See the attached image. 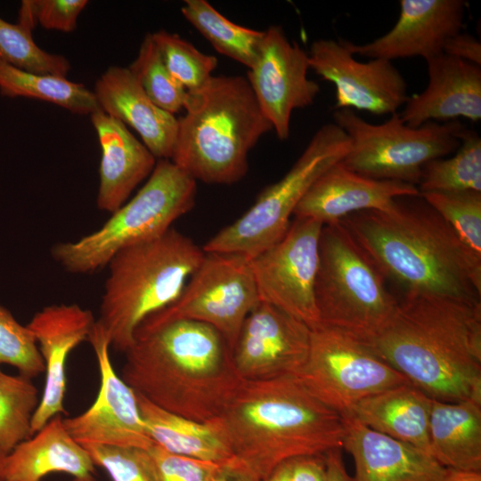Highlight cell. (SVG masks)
Segmentation results:
<instances>
[{"label":"cell","instance_id":"1","mask_svg":"<svg viewBox=\"0 0 481 481\" xmlns=\"http://www.w3.org/2000/svg\"><path fill=\"white\" fill-rule=\"evenodd\" d=\"M430 398L481 404V304L406 292L364 342Z\"/></svg>","mask_w":481,"mask_h":481},{"label":"cell","instance_id":"2","mask_svg":"<svg viewBox=\"0 0 481 481\" xmlns=\"http://www.w3.org/2000/svg\"><path fill=\"white\" fill-rule=\"evenodd\" d=\"M125 355L120 377L135 393L199 422L218 419L243 381L223 337L195 321L142 323Z\"/></svg>","mask_w":481,"mask_h":481},{"label":"cell","instance_id":"3","mask_svg":"<svg viewBox=\"0 0 481 481\" xmlns=\"http://www.w3.org/2000/svg\"><path fill=\"white\" fill-rule=\"evenodd\" d=\"M340 223L380 273L406 292L480 302L481 260L420 194Z\"/></svg>","mask_w":481,"mask_h":481},{"label":"cell","instance_id":"4","mask_svg":"<svg viewBox=\"0 0 481 481\" xmlns=\"http://www.w3.org/2000/svg\"><path fill=\"white\" fill-rule=\"evenodd\" d=\"M232 454V466L258 481L280 465L342 448L343 418L313 396L295 376L243 380L212 421Z\"/></svg>","mask_w":481,"mask_h":481},{"label":"cell","instance_id":"5","mask_svg":"<svg viewBox=\"0 0 481 481\" xmlns=\"http://www.w3.org/2000/svg\"><path fill=\"white\" fill-rule=\"evenodd\" d=\"M170 160L196 182L232 184L249 170V153L273 130L242 76H212L187 90Z\"/></svg>","mask_w":481,"mask_h":481},{"label":"cell","instance_id":"6","mask_svg":"<svg viewBox=\"0 0 481 481\" xmlns=\"http://www.w3.org/2000/svg\"><path fill=\"white\" fill-rule=\"evenodd\" d=\"M204 254L174 228L118 251L107 265L109 274L95 320L110 346L125 353L139 325L178 298Z\"/></svg>","mask_w":481,"mask_h":481},{"label":"cell","instance_id":"7","mask_svg":"<svg viewBox=\"0 0 481 481\" xmlns=\"http://www.w3.org/2000/svg\"><path fill=\"white\" fill-rule=\"evenodd\" d=\"M197 182L170 159H158L144 185L96 231L53 246L51 256L67 272L93 273L121 249L151 240L195 205Z\"/></svg>","mask_w":481,"mask_h":481},{"label":"cell","instance_id":"8","mask_svg":"<svg viewBox=\"0 0 481 481\" xmlns=\"http://www.w3.org/2000/svg\"><path fill=\"white\" fill-rule=\"evenodd\" d=\"M314 298L320 325L363 342L385 327L398 305L385 277L340 222L322 226Z\"/></svg>","mask_w":481,"mask_h":481},{"label":"cell","instance_id":"9","mask_svg":"<svg viewBox=\"0 0 481 481\" xmlns=\"http://www.w3.org/2000/svg\"><path fill=\"white\" fill-rule=\"evenodd\" d=\"M349 149L350 140L342 128L334 122L322 126L285 175L265 187L240 217L208 240L203 251L236 253L251 259L277 243L312 184Z\"/></svg>","mask_w":481,"mask_h":481},{"label":"cell","instance_id":"10","mask_svg":"<svg viewBox=\"0 0 481 481\" xmlns=\"http://www.w3.org/2000/svg\"><path fill=\"white\" fill-rule=\"evenodd\" d=\"M333 119L350 140L344 167L369 178L415 186L428 162L457 151L466 128L459 120L411 127L398 112L382 124H371L349 109L335 110Z\"/></svg>","mask_w":481,"mask_h":481},{"label":"cell","instance_id":"11","mask_svg":"<svg viewBox=\"0 0 481 481\" xmlns=\"http://www.w3.org/2000/svg\"><path fill=\"white\" fill-rule=\"evenodd\" d=\"M295 377L341 416L363 398L410 383L364 342L322 325L312 330L308 356Z\"/></svg>","mask_w":481,"mask_h":481},{"label":"cell","instance_id":"12","mask_svg":"<svg viewBox=\"0 0 481 481\" xmlns=\"http://www.w3.org/2000/svg\"><path fill=\"white\" fill-rule=\"evenodd\" d=\"M259 301L249 257L205 252L178 298L142 323L157 325L176 320L202 322L219 332L233 353L242 324Z\"/></svg>","mask_w":481,"mask_h":481},{"label":"cell","instance_id":"13","mask_svg":"<svg viewBox=\"0 0 481 481\" xmlns=\"http://www.w3.org/2000/svg\"><path fill=\"white\" fill-rule=\"evenodd\" d=\"M322 226L314 219L294 217L281 240L251 258L259 300L294 316L311 330L320 326L314 284Z\"/></svg>","mask_w":481,"mask_h":481},{"label":"cell","instance_id":"14","mask_svg":"<svg viewBox=\"0 0 481 481\" xmlns=\"http://www.w3.org/2000/svg\"><path fill=\"white\" fill-rule=\"evenodd\" d=\"M309 65L336 89L335 110L356 109L374 115H392L408 98L401 72L385 59L357 61L341 39H317L310 46Z\"/></svg>","mask_w":481,"mask_h":481},{"label":"cell","instance_id":"15","mask_svg":"<svg viewBox=\"0 0 481 481\" xmlns=\"http://www.w3.org/2000/svg\"><path fill=\"white\" fill-rule=\"evenodd\" d=\"M308 53L291 42L283 29L272 25L264 30L256 64L247 79L278 138L287 140L293 110L314 104L320 85L308 78Z\"/></svg>","mask_w":481,"mask_h":481},{"label":"cell","instance_id":"16","mask_svg":"<svg viewBox=\"0 0 481 481\" xmlns=\"http://www.w3.org/2000/svg\"><path fill=\"white\" fill-rule=\"evenodd\" d=\"M87 340L98 363L99 391L87 410L63 419L65 428L81 444L148 448L153 442L141 416L136 394L116 373L110 357L109 339L94 323Z\"/></svg>","mask_w":481,"mask_h":481},{"label":"cell","instance_id":"17","mask_svg":"<svg viewBox=\"0 0 481 481\" xmlns=\"http://www.w3.org/2000/svg\"><path fill=\"white\" fill-rule=\"evenodd\" d=\"M312 330L280 308L259 301L246 317L232 357L243 380L296 376L308 356Z\"/></svg>","mask_w":481,"mask_h":481},{"label":"cell","instance_id":"18","mask_svg":"<svg viewBox=\"0 0 481 481\" xmlns=\"http://www.w3.org/2000/svg\"><path fill=\"white\" fill-rule=\"evenodd\" d=\"M394 27L373 41L342 44L353 55L393 61L422 57L428 61L444 53L446 41L461 31L467 3L463 0H401Z\"/></svg>","mask_w":481,"mask_h":481},{"label":"cell","instance_id":"19","mask_svg":"<svg viewBox=\"0 0 481 481\" xmlns=\"http://www.w3.org/2000/svg\"><path fill=\"white\" fill-rule=\"evenodd\" d=\"M95 319L77 304L45 306L27 324L37 341L45 367V381L30 423L31 436L52 418L66 413V362L69 353L88 339Z\"/></svg>","mask_w":481,"mask_h":481},{"label":"cell","instance_id":"20","mask_svg":"<svg viewBox=\"0 0 481 481\" xmlns=\"http://www.w3.org/2000/svg\"><path fill=\"white\" fill-rule=\"evenodd\" d=\"M417 195L420 192L415 185L369 178L347 169L339 161L312 184L293 216L332 224L360 211L387 209L396 198Z\"/></svg>","mask_w":481,"mask_h":481},{"label":"cell","instance_id":"21","mask_svg":"<svg viewBox=\"0 0 481 481\" xmlns=\"http://www.w3.org/2000/svg\"><path fill=\"white\" fill-rule=\"evenodd\" d=\"M428 84L409 96L399 113L411 127L428 121L448 122L465 118L481 119V67L441 53L426 61Z\"/></svg>","mask_w":481,"mask_h":481},{"label":"cell","instance_id":"22","mask_svg":"<svg viewBox=\"0 0 481 481\" xmlns=\"http://www.w3.org/2000/svg\"><path fill=\"white\" fill-rule=\"evenodd\" d=\"M342 448L354 460L352 481H440L446 468L410 444L343 415Z\"/></svg>","mask_w":481,"mask_h":481},{"label":"cell","instance_id":"23","mask_svg":"<svg viewBox=\"0 0 481 481\" xmlns=\"http://www.w3.org/2000/svg\"><path fill=\"white\" fill-rule=\"evenodd\" d=\"M94 94L102 111L131 126L157 159H170L177 118L148 97L128 67L111 66L96 80Z\"/></svg>","mask_w":481,"mask_h":481},{"label":"cell","instance_id":"24","mask_svg":"<svg viewBox=\"0 0 481 481\" xmlns=\"http://www.w3.org/2000/svg\"><path fill=\"white\" fill-rule=\"evenodd\" d=\"M102 150L97 207L113 213L153 171L157 159L117 118L102 110L90 115Z\"/></svg>","mask_w":481,"mask_h":481},{"label":"cell","instance_id":"25","mask_svg":"<svg viewBox=\"0 0 481 481\" xmlns=\"http://www.w3.org/2000/svg\"><path fill=\"white\" fill-rule=\"evenodd\" d=\"M54 472L69 474L74 481H96L95 464L68 432L61 414L6 454L3 481H41Z\"/></svg>","mask_w":481,"mask_h":481},{"label":"cell","instance_id":"26","mask_svg":"<svg viewBox=\"0 0 481 481\" xmlns=\"http://www.w3.org/2000/svg\"><path fill=\"white\" fill-rule=\"evenodd\" d=\"M432 398L405 383L359 401L346 415L365 426L430 454Z\"/></svg>","mask_w":481,"mask_h":481},{"label":"cell","instance_id":"27","mask_svg":"<svg viewBox=\"0 0 481 481\" xmlns=\"http://www.w3.org/2000/svg\"><path fill=\"white\" fill-rule=\"evenodd\" d=\"M429 444L444 467L481 471V404L432 399Z\"/></svg>","mask_w":481,"mask_h":481},{"label":"cell","instance_id":"28","mask_svg":"<svg viewBox=\"0 0 481 481\" xmlns=\"http://www.w3.org/2000/svg\"><path fill=\"white\" fill-rule=\"evenodd\" d=\"M135 394L141 416L153 443L179 455L222 466L232 463L230 447L213 422L189 420L167 412Z\"/></svg>","mask_w":481,"mask_h":481},{"label":"cell","instance_id":"29","mask_svg":"<svg viewBox=\"0 0 481 481\" xmlns=\"http://www.w3.org/2000/svg\"><path fill=\"white\" fill-rule=\"evenodd\" d=\"M2 96L37 99L80 115L101 110L94 91L83 84L53 75H38L0 62Z\"/></svg>","mask_w":481,"mask_h":481},{"label":"cell","instance_id":"30","mask_svg":"<svg viewBox=\"0 0 481 481\" xmlns=\"http://www.w3.org/2000/svg\"><path fill=\"white\" fill-rule=\"evenodd\" d=\"M181 12L218 53L249 69L256 64L264 30L232 22L206 0H185Z\"/></svg>","mask_w":481,"mask_h":481},{"label":"cell","instance_id":"31","mask_svg":"<svg viewBox=\"0 0 481 481\" xmlns=\"http://www.w3.org/2000/svg\"><path fill=\"white\" fill-rule=\"evenodd\" d=\"M417 188L421 193L481 192V138L467 128L454 154L428 162Z\"/></svg>","mask_w":481,"mask_h":481},{"label":"cell","instance_id":"32","mask_svg":"<svg viewBox=\"0 0 481 481\" xmlns=\"http://www.w3.org/2000/svg\"><path fill=\"white\" fill-rule=\"evenodd\" d=\"M38 390L31 379L0 370V451L8 454L31 436L30 423L39 404Z\"/></svg>","mask_w":481,"mask_h":481},{"label":"cell","instance_id":"33","mask_svg":"<svg viewBox=\"0 0 481 481\" xmlns=\"http://www.w3.org/2000/svg\"><path fill=\"white\" fill-rule=\"evenodd\" d=\"M32 30L0 17V62L29 73L66 77L71 68L69 61L41 49L33 39Z\"/></svg>","mask_w":481,"mask_h":481},{"label":"cell","instance_id":"34","mask_svg":"<svg viewBox=\"0 0 481 481\" xmlns=\"http://www.w3.org/2000/svg\"><path fill=\"white\" fill-rule=\"evenodd\" d=\"M128 68L159 108L173 115L183 109L187 90L167 69L151 33L144 36L138 54Z\"/></svg>","mask_w":481,"mask_h":481},{"label":"cell","instance_id":"35","mask_svg":"<svg viewBox=\"0 0 481 481\" xmlns=\"http://www.w3.org/2000/svg\"><path fill=\"white\" fill-rule=\"evenodd\" d=\"M420 196L481 260V192H427Z\"/></svg>","mask_w":481,"mask_h":481},{"label":"cell","instance_id":"36","mask_svg":"<svg viewBox=\"0 0 481 481\" xmlns=\"http://www.w3.org/2000/svg\"><path fill=\"white\" fill-rule=\"evenodd\" d=\"M151 37L167 69L186 90L202 86L213 76L218 63L216 56L164 29L151 33Z\"/></svg>","mask_w":481,"mask_h":481},{"label":"cell","instance_id":"37","mask_svg":"<svg viewBox=\"0 0 481 481\" xmlns=\"http://www.w3.org/2000/svg\"><path fill=\"white\" fill-rule=\"evenodd\" d=\"M0 364L17 368L20 375L32 379L45 372L44 360L37 341L27 325L20 324L0 305Z\"/></svg>","mask_w":481,"mask_h":481},{"label":"cell","instance_id":"38","mask_svg":"<svg viewBox=\"0 0 481 481\" xmlns=\"http://www.w3.org/2000/svg\"><path fill=\"white\" fill-rule=\"evenodd\" d=\"M96 466L112 481H154L145 449L97 444H82Z\"/></svg>","mask_w":481,"mask_h":481},{"label":"cell","instance_id":"39","mask_svg":"<svg viewBox=\"0 0 481 481\" xmlns=\"http://www.w3.org/2000/svg\"><path fill=\"white\" fill-rule=\"evenodd\" d=\"M145 452L154 481H214L223 467L170 452L155 443Z\"/></svg>","mask_w":481,"mask_h":481},{"label":"cell","instance_id":"40","mask_svg":"<svg viewBox=\"0 0 481 481\" xmlns=\"http://www.w3.org/2000/svg\"><path fill=\"white\" fill-rule=\"evenodd\" d=\"M87 0H33L37 23L47 29L72 32Z\"/></svg>","mask_w":481,"mask_h":481},{"label":"cell","instance_id":"41","mask_svg":"<svg viewBox=\"0 0 481 481\" xmlns=\"http://www.w3.org/2000/svg\"><path fill=\"white\" fill-rule=\"evenodd\" d=\"M443 53L481 67V44L477 37L467 32L461 31L451 37Z\"/></svg>","mask_w":481,"mask_h":481},{"label":"cell","instance_id":"42","mask_svg":"<svg viewBox=\"0 0 481 481\" xmlns=\"http://www.w3.org/2000/svg\"><path fill=\"white\" fill-rule=\"evenodd\" d=\"M324 455L303 456L289 461L291 481H326Z\"/></svg>","mask_w":481,"mask_h":481},{"label":"cell","instance_id":"43","mask_svg":"<svg viewBox=\"0 0 481 481\" xmlns=\"http://www.w3.org/2000/svg\"><path fill=\"white\" fill-rule=\"evenodd\" d=\"M326 481H352L346 470L340 448L332 449L324 455Z\"/></svg>","mask_w":481,"mask_h":481},{"label":"cell","instance_id":"44","mask_svg":"<svg viewBox=\"0 0 481 481\" xmlns=\"http://www.w3.org/2000/svg\"><path fill=\"white\" fill-rule=\"evenodd\" d=\"M214 481H258L242 469L232 466H223Z\"/></svg>","mask_w":481,"mask_h":481},{"label":"cell","instance_id":"45","mask_svg":"<svg viewBox=\"0 0 481 481\" xmlns=\"http://www.w3.org/2000/svg\"><path fill=\"white\" fill-rule=\"evenodd\" d=\"M440 481H481V471L446 468Z\"/></svg>","mask_w":481,"mask_h":481},{"label":"cell","instance_id":"46","mask_svg":"<svg viewBox=\"0 0 481 481\" xmlns=\"http://www.w3.org/2000/svg\"><path fill=\"white\" fill-rule=\"evenodd\" d=\"M263 481H291L289 475V461L276 468Z\"/></svg>","mask_w":481,"mask_h":481},{"label":"cell","instance_id":"47","mask_svg":"<svg viewBox=\"0 0 481 481\" xmlns=\"http://www.w3.org/2000/svg\"><path fill=\"white\" fill-rule=\"evenodd\" d=\"M6 454L0 451V481H3V466Z\"/></svg>","mask_w":481,"mask_h":481}]
</instances>
